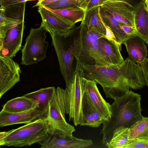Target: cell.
I'll use <instances>...</instances> for the list:
<instances>
[{"mask_svg": "<svg viewBox=\"0 0 148 148\" xmlns=\"http://www.w3.org/2000/svg\"><path fill=\"white\" fill-rule=\"evenodd\" d=\"M49 32L57 56L60 71L66 84L72 75L76 62V60L74 61L75 58L68 38L71 34H63L52 32Z\"/></svg>", "mask_w": 148, "mask_h": 148, "instance_id": "ba28073f", "label": "cell"}, {"mask_svg": "<svg viewBox=\"0 0 148 148\" xmlns=\"http://www.w3.org/2000/svg\"><path fill=\"white\" fill-rule=\"evenodd\" d=\"M124 1L128 3L129 4L133 6L134 8L140 4L143 1H145V0H118Z\"/></svg>", "mask_w": 148, "mask_h": 148, "instance_id": "e575fe53", "label": "cell"}, {"mask_svg": "<svg viewBox=\"0 0 148 148\" xmlns=\"http://www.w3.org/2000/svg\"><path fill=\"white\" fill-rule=\"evenodd\" d=\"M106 0H90L88 6L87 11L94 7L100 5Z\"/></svg>", "mask_w": 148, "mask_h": 148, "instance_id": "1f68e13d", "label": "cell"}, {"mask_svg": "<svg viewBox=\"0 0 148 148\" xmlns=\"http://www.w3.org/2000/svg\"><path fill=\"white\" fill-rule=\"evenodd\" d=\"M93 80L86 79L84 92L96 108L104 121L111 117L110 105L103 99Z\"/></svg>", "mask_w": 148, "mask_h": 148, "instance_id": "2e32d148", "label": "cell"}, {"mask_svg": "<svg viewBox=\"0 0 148 148\" xmlns=\"http://www.w3.org/2000/svg\"><path fill=\"white\" fill-rule=\"evenodd\" d=\"M56 90L54 87L41 88L24 96L33 99L38 103L39 108L47 112L49 104Z\"/></svg>", "mask_w": 148, "mask_h": 148, "instance_id": "603a6c76", "label": "cell"}, {"mask_svg": "<svg viewBox=\"0 0 148 148\" xmlns=\"http://www.w3.org/2000/svg\"><path fill=\"white\" fill-rule=\"evenodd\" d=\"M26 2L0 8V41H3L8 31L24 21Z\"/></svg>", "mask_w": 148, "mask_h": 148, "instance_id": "30bf717a", "label": "cell"}, {"mask_svg": "<svg viewBox=\"0 0 148 148\" xmlns=\"http://www.w3.org/2000/svg\"><path fill=\"white\" fill-rule=\"evenodd\" d=\"M25 23L24 21L8 31L2 45L0 46V56L12 59L20 50L25 27Z\"/></svg>", "mask_w": 148, "mask_h": 148, "instance_id": "4fadbf2b", "label": "cell"}, {"mask_svg": "<svg viewBox=\"0 0 148 148\" xmlns=\"http://www.w3.org/2000/svg\"><path fill=\"white\" fill-rule=\"evenodd\" d=\"M141 99L140 95L131 90L114 100L110 105V118L102 123L100 134L103 135V145L107 146L117 128L123 127L129 128L143 119Z\"/></svg>", "mask_w": 148, "mask_h": 148, "instance_id": "7a4b0ae2", "label": "cell"}, {"mask_svg": "<svg viewBox=\"0 0 148 148\" xmlns=\"http://www.w3.org/2000/svg\"></svg>", "mask_w": 148, "mask_h": 148, "instance_id": "f35d334b", "label": "cell"}, {"mask_svg": "<svg viewBox=\"0 0 148 148\" xmlns=\"http://www.w3.org/2000/svg\"><path fill=\"white\" fill-rule=\"evenodd\" d=\"M76 66L72 75L66 84L67 109L69 121L72 120L75 126H84L82 99L86 78L82 67V64L76 59Z\"/></svg>", "mask_w": 148, "mask_h": 148, "instance_id": "5b68a950", "label": "cell"}, {"mask_svg": "<svg viewBox=\"0 0 148 148\" xmlns=\"http://www.w3.org/2000/svg\"><path fill=\"white\" fill-rule=\"evenodd\" d=\"M102 36H105L82 21L68 37L75 59L82 64L95 65L98 58V40Z\"/></svg>", "mask_w": 148, "mask_h": 148, "instance_id": "3957f363", "label": "cell"}, {"mask_svg": "<svg viewBox=\"0 0 148 148\" xmlns=\"http://www.w3.org/2000/svg\"><path fill=\"white\" fill-rule=\"evenodd\" d=\"M146 85L148 86V60L146 59L140 64Z\"/></svg>", "mask_w": 148, "mask_h": 148, "instance_id": "f546056e", "label": "cell"}, {"mask_svg": "<svg viewBox=\"0 0 148 148\" xmlns=\"http://www.w3.org/2000/svg\"><path fill=\"white\" fill-rule=\"evenodd\" d=\"M38 7V11L42 20L41 25L48 32L71 34L76 28L75 25L70 24L44 7Z\"/></svg>", "mask_w": 148, "mask_h": 148, "instance_id": "9a60e30c", "label": "cell"}, {"mask_svg": "<svg viewBox=\"0 0 148 148\" xmlns=\"http://www.w3.org/2000/svg\"><path fill=\"white\" fill-rule=\"evenodd\" d=\"M34 0H38V1H39V0H32V1H34Z\"/></svg>", "mask_w": 148, "mask_h": 148, "instance_id": "8d00e7d4", "label": "cell"}, {"mask_svg": "<svg viewBox=\"0 0 148 148\" xmlns=\"http://www.w3.org/2000/svg\"><path fill=\"white\" fill-rule=\"evenodd\" d=\"M148 148V139L137 138L129 140L124 148Z\"/></svg>", "mask_w": 148, "mask_h": 148, "instance_id": "83f0119b", "label": "cell"}, {"mask_svg": "<svg viewBox=\"0 0 148 148\" xmlns=\"http://www.w3.org/2000/svg\"><path fill=\"white\" fill-rule=\"evenodd\" d=\"M121 24L122 28L128 35H137L135 27L121 23Z\"/></svg>", "mask_w": 148, "mask_h": 148, "instance_id": "f1b7e54d", "label": "cell"}, {"mask_svg": "<svg viewBox=\"0 0 148 148\" xmlns=\"http://www.w3.org/2000/svg\"><path fill=\"white\" fill-rule=\"evenodd\" d=\"M105 26L106 29V37L109 40L117 41L114 35L110 28L105 24Z\"/></svg>", "mask_w": 148, "mask_h": 148, "instance_id": "d6a6232c", "label": "cell"}, {"mask_svg": "<svg viewBox=\"0 0 148 148\" xmlns=\"http://www.w3.org/2000/svg\"><path fill=\"white\" fill-rule=\"evenodd\" d=\"M145 1L134 8V24L137 35L148 45V11Z\"/></svg>", "mask_w": 148, "mask_h": 148, "instance_id": "ac0fdd59", "label": "cell"}, {"mask_svg": "<svg viewBox=\"0 0 148 148\" xmlns=\"http://www.w3.org/2000/svg\"><path fill=\"white\" fill-rule=\"evenodd\" d=\"M44 7L72 25H75L77 22L82 21L86 12L83 9L76 7L58 10H51Z\"/></svg>", "mask_w": 148, "mask_h": 148, "instance_id": "ffe728a7", "label": "cell"}, {"mask_svg": "<svg viewBox=\"0 0 148 148\" xmlns=\"http://www.w3.org/2000/svg\"><path fill=\"white\" fill-rule=\"evenodd\" d=\"M129 129L123 127L117 128L114 131L112 138L106 147L109 148H124L129 141Z\"/></svg>", "mask_w": 148, "mask_h": 148, "instance_id": "d4e9b609", "label": "cell"}, {"mask_svg": "<svg viewBox=\"0 0 148 148\" xmlns=\"http://www.w3.org/2000/svg\"><path fill=\"white\" fill-rule=\"evenodd\" d=\"M32 0H0L1 7H5L12 4H16Z\"/></svg>", "mask_w": 148, "mask_h": 148, "instance_id": "4dcf8cb0", "label": "cell"}, {"mask_svg": "<svg viewBox=\"0 0 148 148\" xmlns=\"http://www.w3.org/2000/svg\"><path fill=\"white\" fill-rule=\"evenodd\" d=\"M47 32L41 25L38 28H31L21 49L22 64L31 65L46 57V51L49 46L48 42L46 41L45 34Z\"/></svg>", "mask_w": 148, "mask_h": 148, "instance_id": "52a82bcc", "label": "cell"}, {"mask_svg": "<svg viewBox=\"0 0 148 148\" xmlns=\"http://www.w3.org/2000/svg\"><path fill=\"white\" fill-rule=\"evenodd\" d=\"M121 44L105 36L98 40V58L95 65L103 66L121 64L124 60L121 53Z\"/></svg>", "mask_w": 148, "mask_h": 148, "instance_id": "9c48e42d", "label": "cell"}, {"mask_svg": "<svg viewBox=\"0 0 148 148\" xmlns=\"http://www.w3.org/2000/svg\"><path fill=\"white\" fill-rule=\"evenodd\" d=\"M129 57L135 63L139 65L143 62L148 56V51L144 41L137 35H133L123 43Z\"/></svg>", "mask_w": 148, "mask_h": 148, "instance_id": "e0dca14e", "label": "cell"}, {"mask_svg": "<svg viewBox=\"0 0 148 148\" xmlns=\"http://www.w3.org/2000/svg\"><path fill=\"white\" fill-rule=\"evenodd\" d=\"M148 139V117H143L129 128L128 139Z\"/></svg>", "mask_w": 148, "mask_h": 148, "instance_id": "cb8c5ba5", "label": "cell"}, {"mask_svg": "<svg viewBox=\"0 0 148 148\" xmlns=\"http://www.w3.org/2000/svg\"><path fill=\"white\" fill-rule=\"evenodd\" d=\"M37 106L39 105L36 100L23 95L8 101L4 105L2 110L9 113H18Z\"/></svg>", "mask_w": 148, "mask_h": 148, "instance_id": "d6986e66", "label": "cell"}, {"mask_svg": "<svg viewBox=\"0 0 148 148\" xmlns=\"http://www.w3.org/2000/svg\"><path fill=\"white\" fill-rule=\"evenodd\" d=\"M100 6L94 7L86 12L83 20L89 28H93L106 37L105 24L100 13Z\"/></svg>", "mask_w": 148, "mask_h": 148, "instance_id": "44dd1931", "label": "cell"}, {"mask_svg": "<svg viewBox=\"0 0 148 148\" xmlns=\"http://www.w3.org/2000/svg\"><path fill=\"white\" fill-rule=\"evenodd\" d=\"M50 130V124L45 117L17 129L5 132V137L0 140V145L15 147L30 146L45 139Z\"/></svg>", "mask_w": 148, "mask_h": 148, "instance_id": "277c9868", "label": "cell"}, {"mask_svg": "<svg viewBox=\"0 0 148 148\" xmlns=\"http://www.w3.org/2000/svg\"><path fill=\"white\" fill-rule=\"evenodd\" d=\"M147 60H148V58H147Z\"/></svg>", "mask_w": 148, "mask_h": 148, "instance_id": "74e56055", "label": "cell"}, {"mask_svg": "<svg viewBox=\"0 0 148 148\" xmlns=\"http://www.w3.org/2000/svg\"><path fill=\"white\" fill-rule=\"evenodd\" d=\"M21 71L12 58L0 56V98L20 81Z\"/></svg>", "mask_w": 148, "mask_h": 148, "instance_id": "8fae6325", "label": "cell"}, {"mask_svg": "<svg viewBox=\"0 0 148 148\" xmlns=\"http://www.w3.org/2000/svg\"><path fill=\"white\" fill-rule=\"evenodd\" d=\"M145 2L147 7L148 11V0H145Z\"/></svg>", "mask_w": 148, "mask_h": 148, "instance_id": "d590c367", "label": "cell"}, {"mask_svg": "<svg viewBox=\"0 0 148 148\" xmlns=\"http://www.w3.org/2000/svg\"><path fill=\"white\" fill-rule=\"evenodd\" d=\"M60 0H40L33 7L39 6H45L46 5L53 3Z\"/></svg>", "mask_w": 148, "mask_h": 148, "instance_id": "836d02e7", "label": "cell"}, {"mask_svg": "<svg viewBox=\"0 0 148 148\" xmlns=\"http://www.w3.org/2000/svg\"><path fill=\"white\" fill-rule=\"evenodd\" d=\"M46 113L38 106L18 113H9L1 110L0 112V127L17 124L29 123L46 117Z\"/></svg>", "mask_w": 148, "mask_h": 148, "instance_id": "5bb4252c", "label": "cell"}, {"mask_svg": "<svg viewBox=\"0 0 148 148\" xmlns=\"http://www.w3.org/2000/svg\"><path fill=\"white\" fill-rule=\"evenodd\" d=\"M90 0H60L44 6L51 10H58L73 7L81 8L86 12Z\"/></svg>", "mask_w": 148, "mask_h": 148, "instance_id": "484cf974", "label": "cell"}, {"mask_svg": "<svg viewBox=\"0 0 148 148\" xmlns=\"http://www.w3.org/2000/svg\"><path fill=\"white\" fill-rule=\"evenodd\" d=\"M66 92L58 86L49 101L46 117L50 125L49 133H54L73 136L75 127L66 121L65 114L67 109Z\"/></svg>", "mask_w": 148, "mask_h": 148, "instance_id": "8992f818", "label": "cell"}, {"mask_svg": "<svg viewBox=\"0 0 148 148\" xmlns=\"http://www.w3.org/2000/svg\"><path fill=\"white\" fill-rule=\"evenodd\" d=\"M100 11L104 23L110 28L117 42L121 45L126 39L133 35L127 34L122 28L121 23L100 6Z\"/></svg>", "mask_w": 148, "mask_h": 148, "instance_id": "7402d4cb", "label": "cell"}, {"mask_svg": "<svg viewBox=\"0 0 148 148\" xmlns=\"http://www.w3.org/2000/svg\"><path fill=\"white\" fill-rule=\"evenodd\" d=\"M100 6L120 23L134 27V8L127 2L106 0Z\"/></svg>", "mask_w": 148, "mask_h": 148, "instance_id": "7c38bea8", "label": "cell"}, {"mask_svg": "<svg viewBox=\"0 0 148 148\" xmlns=\"http://www.w3.org/2000/svg\"><path fill=\"white\" fill-rule=\"evenodd\" d=\"M82 103L84 121V126H88L92 127H97L90 105L89 100L84 92Z\"/></svg>", "mask_w": 148, "mask_h": 148, "instance_id": "4316f807", "label": "cell"}, {"mask_svg": "<svg viewBox=\"0 0 148 148\" xmlns=\"http://www.w3.org/2000/svg\"><path fill=\"white\" fill-rule=\"evenodd\" d=\"M82 67L85 78L100 84L107 98L115 100L130 88L140 89L146 84L141 66L129 57L119 65L82 64Z\"/></svg>", "mask_w": 148, "mask_h": 148, "instance_id": "6da1fadb", "label": "cell"}]
</instances>
